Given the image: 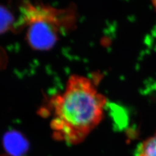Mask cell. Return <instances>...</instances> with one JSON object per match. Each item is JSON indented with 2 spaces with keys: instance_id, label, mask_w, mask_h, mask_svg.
Returning a JSON list of instances; mask_svg holds the SVG:
<instances>
[{
  "instance_id": "cell-1",
  "label": "cell",
  "mask_w": 156,
  "mask_h": 156,
  "mask_svg": "<svg viewBox=\"0 0 156 156\" xmlns=\"http://www.w3.org/2000/svg\"><path fill=\"white\" fill-rule=\"evenodd\" d=\"M106 103L90 79L72 75L64 91L50 102L53 137L69 144L80 143L103 119Z\"/></svg>"
},
{
  "instance_id": "cell-2",
  "label": "cell",
  "mask_w": 156,
  "mask_h": 156,
  "mask_svg": "<svg viewBox=\"0 0 156 156\" xmlns=\"http://www.w3.org/2000/svg\"><path fill=\"white\" fill-rule=\"evenodd\" d=\"M22 24L27 27V41L37 50H50L76 20L72 9H57L45 5L26 3L22 6Z\"/></svg>"
},
{
  "instance_id": "cell-3",
  "label": "cell",
  "mask_w": 156,
  "mask_h": 156,
  "mask_svg": "<svg viewBox=\"0 0 156 156\" xmlns=\"http://www.w3.org/2000/svg\"><path fill=\"white\" fill-rule=\"evenodd\" d=\"M4 144L7 152L14 156H21L27 148L26 140L16 132L9 133L5 136Z\"/></svg>"
},
{
  "instance_id": "cell-4",
  "label": "cell",
  "mask_w": 156,
  "mask_h": 156,
  "mask_svg": "<svg viewBox=\"0 0 156 156\" xmlns=\"http://www.w3.org/2000/svg\"><path fill=\"white\" fill-rule=\"evenodd\" d=\"M136 156H156V131L139 146Z\"/></svg>"
},
{
  "instance_id": "cell-5",
  "label": "cell",
  "mask_w": 156,
  "mask_h": 156,
  "mask_svg": "<svg viewBox=\"0 0 156 156\" xmlns=\"http://www.w3.org/2000/svg\"><path fill=\"white\" fill-rule=\"evenodd\" d=\"M14 19L9 10L0 6V33L5 32L13 26Z\"/></svg>"
},
{
  "instance_id": "cell-6",
  "label": "cell",
  "mask_w": 156,
  "mask_h": 156,
  "mask_svg": "<svg viewBox=\"0 0 156 156\" xmlns=\"http://www.w3.org/2000/svg\"><path fill=\"white\" fill-rule=\"evenodd\" d=\"M152 3L153 6L154 7V8H155V10H156V0H155V1H152Z\"/></svg>"
}]
</instances>
